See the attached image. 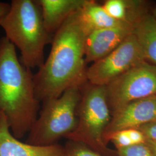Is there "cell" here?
Instances as JSON below:
<instances>
[{
    "mask_svg": "<svg viewBox=\"0 0 156 156\" xmlns=\"http://www.w3.org/2000/svg\"><path fill=\"white\" fill-rule=\"evenodd\" d=\"M79 11L53 35L50 53L34 75L35 93L39 102L58 97L69 87L87 81L84 56L87 33Z\"/></svg>",
    "mask_w": 156,
    "mask_h": 156,
    "instance_id": "6da1fadb",
    "label": "cell"
},
{
    "mask_svg": "<svg viewBox=\"0 0 156 156\" xmlns=\"http://www.w3.org/2000/svg\"><path fill=\"white\" fill-rule=\"evenodd\" d=\"M33 76L19 60L15 46L5 37L0 38V111L17 139L28 133L38 116Z\"/></svg>",
    "mask_w": 156,
    "mask_h": 156,
    "instance_id": "7a4b0ae2",
    "label": "cell"
},
{
    "mask_svg": "<svg viewBox=\"0 0 156 156\" xmlns=\"http://www.w3.org/2000/svg\"><path fill=\"white\" fill-rule=\"evenodd\" d=\"M9 11L0 22L6 38L22 55L23 65L30 70L42 66L46 46L53 35L45 28L36 0H13Z\"/></svg>",
    "mask_w": 156,
    "mask_h": 156,
    "instance_id": "3957f363",
    "label": "cell"
},
{
    "mask_svg": "<svg viewBox=\"0 0 156 156\" xmlns=\"http://www.w3.org/2000/svg\"><path fill=\"white\" fill-rule=\"evenodd\" d=\"M77 123L68 140L82 143L104 156L109 151L104 142V133L111 120L106 86L90 83L81 86L80 98L77 108Z\"/></svg>",
    "mask_w": 156,
    "mask_h": 156,
    "instance_id": "277c9868",
    "label": "cell"
},
{
    "mask_svg": "<svg viewBox=\"0 0 156 156\" xmlns=\"http://www.w3.org/2000/svg\"><path fill=\"white\" fill-rule=\"evenodd\" d=\"M82 84L73 86L59 97L42 102L39 116L28 132L27 143L39 146L55 145L73 132L77 123Z\"/></svg>",
    "mask_w": 156,
    "mask_h": 156,
    "instance_id": "5b68a950",
    "label": "cell"
},
{
    "mask_svg": "<svg viewBox=\"0 0 156 156\" xmlns=\"http://www.w3.org/2000/svg\"><path fill=\"white\" fill-rule=\"evenodd\" d=\"M106 89L111 114L132 101L156 96V66L142 62L108 84Z\"/></svg>",
    "mask_w": 156,
    "mask_h": 156,
    "instance_id": "8992f818",
    "label": "cell"
},
{
    "mask_svg": "<svg viewBox=\"0 0 156 156\" xmlns=\"http://www.w3.org/2000/svg\"><path fill=\"white\" fill-rule=\"evenodd\" d=\"M145 61L144 53L132 33L111 53L87 68L86 79L90 83L106 86L128 69Z\"/></svg>",
    "mask_w": 156,
    "mask_h": 156,
    "instance_id": "52a82bcc",
    "label": "cell"
},
{
    "mask_svg": "<svg viewBox=\"0 0 156 156\" xmlns=\"http://www.w3.org/2000/svg\"><path fill=\"white\" fill-rule=\"evenodd\" d=\"M111 116L104 133V142L106 136L115 132L140 128L156 120V96L132 101L113 112Z\"/></svg>",
    "mask_w": 156,
    "mask_h": 156,
    "instance_id": "ba28073f",
    "label": "cell"
},
{
    "mask_svg": "<svg viewBox=\"0 0 156 156\" xmlns=\"http://www.w3.org/2000/svg\"><path fill=\"white\" fill-rule=\"evenodd\" d=\"M133 26L125 23L116 27L95 30L85 42V62L93 63L111 53L133 33Z\"/></svg>",
    "mask_w": 156,
    "mask_h": 156,
    "instance_id": "9c48e42d",
    "label": "cell"
},
{
    "mask_svg": "<svg viewBox=\"0 0 156 156\" xmlns=\"http://www.w3.org/2000/svg\"><path fill=\"white\" fill-rule=\"evenodd\" d=\"M64 146H39L24 143L13 136L5 115L0 111V156H64Z\"/></svg>",
    "mask_w": 156,
    "mask_h": 156,
    "instance_id": "30bf717a",
    "label": "cell"
},
{
    "mask_svg": "<svg viewBox=\"0 0 156 156\" xmlns=\"http://www.w3.org/2000/svg\"><path fill=\"white\" fill-rule=\"evenodd\" d=\"M41 11L46 31L53 35L74 13L83 5L85 0H36Z\"/></svg>",
    "mask_w": 156,
    "mask_h": 156,
    "instance_id": "8fae6325",
    "label": "cell"
},
{
    "mask_svg": "<svg viewBox=\"0 0 156 156\" xmlns=\"http://www.w3.org/2000/svg\"><path fill=\"white\" fill-rule=\"evenodd\" d=\"M79 13L87 35L95 30L116 27L127 23L114 19L107 13L102 6L92 0H85Z\"/></svg>",
    "mask_w": 156,
    "mask_h": 156,
    "instance_id": "7c38bea8",
    "label": "cell"
},
{
    "mask_svg": "<svg viewBox=\"0 0 156 156\" xmlns=\"http://www.w3.org/2000/svg\"><path fill=\"white\" fill-rule=\"evenodd\" d=\"M133 34L146 62L156 66V19L146 14L133 24Z\"/></svg>",
    "mask_w": 156,
    "mask_h": 156,
    "instance_id": "4fadbf2b",
    "label": "cell"
},
{
    "mask_svg": "<svg viewBox=\"0 0 156 156\" xmlns=\"http://www.w3.org/2000/svg\"><path fill=\"white\" fill-rule=\"evenodd\" d=\"M145 4L142 1L106 0L102 6L114 19L133 26L140 17L146 14Z\"/></svg>",
    "mask_w": 156,
    "mask_h": 156,
    "instance_id": "5bb4252c",
    "label": "cell"
},
{
    "mask_svg": "<svg viewBox=\"0 0 156 156\" xmlns=\"http://www.w3.org/2000/svg\"><path fill=\"white\" fill-rule=\"evenodd\" d=\"M64 149V156H104L82 143L72 140H68Z\"/></svg>",
    "mask_w": 156,
    "mask_h": 156,
    "instance_id": "9a60e30c",
    "label": "cell"
},
{
    "mask_svg": "<svg viewBox=\"0 0 156 156\" xmlns=\"http://www.w3.org/2000/svg\"><path fill=\"white\" fill-rule=\"evenodd\" d=\"M117 156H154L146 143L117 149Z\"/></svg>",
    "mask_w": 156,
    "mask_h": 156,
    "instance_id": "2e32d148",
    "label": "cell"
},
{
    "mask_svg": "<svg viewBox=\"0 0 156 156\" xmlns=\"http://www.w3.org/2000/svg\"><path fill=\"white\" fill-rule=\"evenodd\" d=\"M138 129L145 135L146 140L156 142V120L144 124Z\"/></svg>",
    "mask_w": 156,
    "mask_h": 156,
    "instance_id": "e0dca14e",
    "label": "cell"
},
{
    "mask_svg": "<svg viewBox=\"0 0 156 156\" xmlns=\"http://www.w3.org/2000/svg\"><path fill=\"white\" fill-rule=\"evenodd\" d=\"M127 134L133 145L146 143V140L145 135L138 128H131L126 129Z\"/></svg>",
    "mask_w": 156,
    "mask_h": 156,
    "instance_id": "ac0fdd59",
    "label": "cell"
},
{
    "mask_svg": "<svg viewBox=\"0 0 156 156\" xmlns=\"http://www.w3.org/2000/svg\"><path fill=\"white\" fill-rule=\"evenodd\" d=\"M11 5L9 4L0 2V22L9 11Z\"/></svg>",
    "mask_w": 156,
    "mask_h": 156,
    "instance_id": "d6986e66",
    "label": "cell"
},
{
    "mask_svg": "<svg viewBox=\"0 0 156 156\" xmlns=\"http://www.w3.org/2000/svg\"><path fill=\"white\" fill-rule=\"evenodd\" d=\"M146 143L151 148V151H152L154 156H156V142L146 140Z\"/></svg>",
    "mask_w": 156,
    "mask_h": 156,
    "instance_id": "ffe728a7",
    "label": "cell"
},
{
    "mask_svg": "<svg viewBox=\"0 0 156 156\" xmlns=\"http://www.w3.org/2000/svg\"><path fill=\"white\" fill-rule=\"evenodd\" d=\"M152 16L154 17L155 19H156V6L154 7V8L153 9V12H152Z\"/></svg>",
    "mask_w": 156,
    "mask_h": 156,
    "instance_id": "44dd1931",
    "label": "cell"
}]
</instances>
